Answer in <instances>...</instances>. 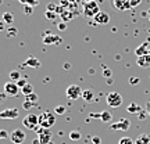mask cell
I'll list each match as a JSON object with an SVG mask.
<instances>
[{
    "label": "cell",
    "mask_w": 150,
    "mask_h": 144,
    "mask_svg": "<svg viewBox=\"0 0 150 144\" xmlns=\"http://www.w3.org/2000/svg\"><path fill=\"white\" fill-rule=\"evenodd\" d=\"M56 123V114L52 111H43L39 115V126L45 129H50Z\"/></svg>",
    "instance_id": "cell-1"
},
{
    "label": "cell",
    "mask_w": 150,
    "mask_h": 144,
    "mask_svg": "<svg viewBox=\"0 0 150 144\" xmlns=\"http://www.w3.org/2000/svg\"><path fill=\"white\" fill-rule=\"evenodd\" d=\"M100 13V7L96 1H85L83 7H82V14L89 18H95Z\"/></svg>",
    "instance_id": "cell-2"
},
{
    "label": "cell",
    "mask_w": 150,
    "mask_h": 144,
    "mask_svg": "<svg viewBox=\"0 0 150 144\" xmlns=\"http://www.w3.org/2000/svg\"><path fill=\"white\" fill-rule=\"evenodd\" d=\"M22 125L27 129H29V130H38V129L40 128L39 126V115L28 114L27 117L22 119Z\"/></svg>",
    "instance_id": "cell-3"
},
{
    "label": "cell",
    "mask_w": 150,
    "mask_h": 144,
    "mask_svg": "<svg viewBox=\"0 0 150 144\" xmlns=\"http://www.w3.org/2000/svg\"><path fill=\"white\" fill-rule=\"evenodd\" d=\"M106 101H107V104L111 108H118V107H121V105H122L124 98H122V96H121L118 91H110V93L107 94Z\"/></svg>",
    "instance_id": "cell-4"
},
{
    "label": "cell",
    "mask_w": 150,
    "mask_h": 144,
    "mask_svg": "<svg viewBox=\"0 0 150 144\" xmlns=\"http://www.w3.org/2000/svg\"><path fill=\"white\" fill-rule=\"evenodd\" d=\"M82 91L83 90H82L78 85H70L67 87V90H65V94H67V97H68L70 100L75 101V100H78L79 97H82Z\"/></svg>",
    "instance_id": "cell-5"
},
{
    "label": "cell",
    "mask_w": 150,
    "mask_h": 144,
    "mask_svg": "<svg viewBox=\"0 0 150 144\" xmlns=\"http://www.w3.org/2000/svg\"><path fill=\"white\" fill-rule=\"evenodd\" d=\"M61 43H63V37L60 36V35L47 32V35L43 36V44H47V46H59Z\"/></svg>",
    "instance_id": "cell-6"
},
{
    "label": "cell",
    "mask_w": 150,
    "mask_h": 144,
    "mask_svg": "<svg viewBox=\"0 0 150 144\" xmlns=\"http://www.w3.org/2000/svg\"><path fill=\"white\" fill-rule=\"evenodd\" d=\"M27 139V134L24 133V130L21 129H14L10 133V140L14 144H22Z\"/></svg>",
    "instance_id": "cell-7"
},
{
    "label": "cell",
    "mask_w": 150,
    "mask_h": 144,
    "mask_svg": "<svg viewBox=\"0 0 150 144\" xmlns=\"http://www.w3.org/2000/svg\"><path fill=\"white\" fill-rule=\"evenodd\" d=\"M38 139L40 141V144H47L52 141V132L50 129L39 128L38 129Z\"/></svg>",
    "instance_id": "cell-8"
},
{
    "label": "cell",
    "mask_w": 150,
    "mask_h": 144,
    "mask_svg": "<svg viewBox=\"0 0 150 144\" xmlns=\"http://www.w3.org/2000/svg\"><path fill=\"white\" fill-rule=\"evenodd\" d=\"M20 87L17 86L16 82H7V83H4V94L6 96H11V97H16L18 96V93H20Z\"/></svg>",
    "instance_id": "cell-9"
},
{
    "label": "cell",
    "mask_w": 150,
    "mask_h": 144,
    "mask_svg": "<svg viewBox=\"0 0 150 144\" xmlns=\"http://www.w3.org/2000/svg\"><path fill=\"white\" fill-rule=\"evenodd\" d=\"M112 6L118 11H128L132 8L131 0H112Z\"/></svg>",
    "instance_id": "cell-10"
},
{
    "label": "cell",
    "mask_w": 150,
    "mask_h": 144,
    "mask_svg": "<svg viewBox=\"0 0 150 144\" xmlns=\"http://www.w3.org/2000/svg\"><path fill=\"white\" fill-rule=\"evenodd\" d=\"M20 115V111L17 108H6L0 111V119H16Z\"/></svg>",
    "instance_id": "cell-11"
},
{
    "label": "cell",
    "mask_w": 150,
    "mask_h": 144,
    "mask_svg": "<svg viewBox=\"0 0 150 144\" xmlns=\"http://www.w3.org/2000/svg\"><path fill=\"white\" fill-rule=\"evenodd\" d=\"M129 126H131V121L129 119H120L118 122L112 123L110 126V129L111 130H124V132H127L129 129Z\"/></svg>",
    "instance_id": "cell-12"
},
{
    "label": "cell",
    "mask_w": 150,
    "mask_h": 144,
    "mask_svg": "<svg viewBox=\"0 0 150 144\" xmlns=\"http://www.w3.org/2000/svg\"><path fill=\"white\" fill-rule=\"evenodd\" d=\"M150 51V42L149 40H146V42L140 43L138 47L135 48V55H138V57H140V55H146V54H149Z\"/></svg>",
    "instance_id": "cell-13"
},
{
    "label": "cell",
    "mask_w": 150,
    "mask_h": 144,
    "mask_svg": "<svg viewBox=\"0 0 150 144\" xmlns=\"http://www.w3.org/2000/svg\"><path fill=\"white\" fill-rule=\"evenodd\" d=\"M22 65H24V67H28V68H33V70H39V68L42 67L40 61H39L36 57H33V55H29Z\"/></svg>",
    "instance_id": "cell-14"
},
{
    "label": "cell",
    "mask_w": 150,
    "mask_h": 144,
    "mask_svg": "<svg viewBox=\"0 0 150 144\" xmlns=\"http://www.w3.org/2000/svg\"><path fill=\"white\" fill-rule=\"evenodd\" d=\"M93 20L99 25H107L108 22H110V15H108L107 13H104V11H100Z\"/></svg>",
    "instance_id": "cell-15"
},
{
    "label": "cell",
    "mask_w": 150,
    "mask_h": 144,
    "mask_svg": "<svg viewBox=\"0 0 150 144\" xmlns=\"http://www.w3.org/2000/svg\"><path fill=\"white\" fill-rule=\"evenodd\" d=\"M136 64L139 65L140 68H150V54H146V55H140L136 58Z\"/></svg>",
    "instance_id": "cell-16"
},
{
    "label": "cell",
    "mask_w": 150,
    "mask_h": 144,
    "mask_svg": "<svg viewBox=\"0 0 150 144\" xmlns=\"http://www.w3.org/2000/svg\"><path fill=\"white\" fill-rule=\"evenodd\" d=\"M127 111H128L129 114H140L143 110H142V107H140L138 103H131L128 107H127Z\"/></svg>",
    "instance_id": "cell-17"
},
{
    "label": "cell",
    "mask_w": 150,
    "mask_h": 144,
    "mask_svg": "<svg viewBox=\"0 0 150 144\" xmlns=\"http://www.w3.org/2000/svg\"><path fill=\"white\" fill-rule=\"evenodd\" d=\"M60 17H61L63 22H68V21H71V20L75 17V13H74V11H71V10H65V8H64V11L60 14Z\"/></svg>",
    "instance_id": "cell-18"
},
{
    "label": "cell",
    "mask_w": 150,
    "mask_h": 144,
    "mask_svg": "<svg viewBox=\"0 0 150 144\" xmlns=\"http://www.w3.org/2000/svg\"><path fill=\"white\" fill-rule=\"evenodd\" d=\"M93 97H95V93L92 89H86V90L82 91V98L85 100L86 103H91L93 100Z\"/></svg>",
    "instance_id": "cell-19"
},
{
    "label": "cell",
    "mask_w": 150,
    "mask_h": 144,
    "mask_svg": "<svg viewBox=\"0 0 150 144\" xmlns=\"http://www.w3.org/2000/svg\"><path fill=\"white\" fill-rule=\"evenodd\" d=\"M135 144H150V136L149 134H140V136H138L136 137V140H135Z\"/></svg>",
    "instance_id": "cell-20"
},
{
    "label": "cell",
    "mask_w": 150,
    "mask_h": 144,
    "mask_svg": "<svg viewBox=\"0 0 150 144\" xmlns=\"http://www.w3.org/2000/svg\"><path fill=\"white\" fill-rule=\"evenodd\" d=\"M102 122L104 123H107V122H111V119H112V115H111V112L110 111H102L100 112V118H99Z\"/></svg>",
    "instance_id": "cell-21"
},
{
    "label": "cell",
    "mask_w": 150,
    "mask_h": 144,
    "mask_svg": "<svg viewBox=\"0 0 150 144\" xmlns=\"http://www.w3.org/2000/svg\"><path fill=\"white\" fill-rule=\"evenodd\" d=\"M1 20H3L7 25H13V22H14V15H13L11 13H8V11H7V13H4V14H3V18H1Z\"/></svg>",
    "instance_id": "cell-22"
},
{
    "label": "cell",
    "mask_w": 150,
    "mask_h": 144,
    "mask_svg": "<svg viewBox=\"0 0 150 144\" xmlns=\"http://www.w3.org/2000/svg\"><path fill=\"white\" fill-rule=\"evenodd\" d=\"M8 78H10L11 82H18L22 76H21V74H20V71H11L10 75H8Z\"/></svg>",
    "instance_id": "cell-23"
},
{
    "label": "cell",
    "mask_w": 150,
    "mask_h": 144,
    "mask_svg": "<svg viewBox=\"0 0 150 144\" xmlns=\"http://www.w3.org/2000/svg\"><path fill=\"white\" fill-rule=\"evenodd\" d=\"M38 100H39V97H38V94L33 91V93H31V94H28V96H25V101H29L32 103L33 105L38 103Z\"/></svg>",
    "instance_id": "cell-24"
},
{
    "label": "cell",
    "mask_w": 150,
    "mask_h": 144,
    "mask_svg": "<svg viewBox=\"0 0 150 144\" xmlns=\"http://www.w3.org/2000/svg\"><path fill=\"white\" fill-rule=\"evenodd\" d=\"M21 93L24 94V96H28V94H31V93H33V86L31 85V83H27V85L24 86L21 89Z\"/></svg>",
    "instance_id": "cell-25"
},
{
    "label": "cell",
    "mask_w": 150,
    "mask_h": 144,
    "mask_svg": "<svg viewBox=\"0 0 150 144\" xmlns=\"http://www.w3.org/2000/svg\"><path fill=\"white\" fill-rule=\"evenodd\" d=\"M18 1L24 6H31V7H36L39 4V0H18Z\"/></svg>",
    "instance_id": "cell-26"
},
{
    "label": "cell",
    "mask_w": 150,
    "mask_h": 144,
    "mask_svg": "<svg viewBox=\"0 0 150 144\" xmlns=\"http://www.w3.org/2000/svg\"><path fill=\"white\" fill-rule=\"evenodd\" d=\"M81 137H82V133H81L79 130H72V132H70V139L71 140L76 141V140H79Z\"/></svg>",
    "instance_id": "cell-27"
},
{
    "label": "cell",
    "mask_w": 150,
    "mask_h": 144,
    "mask_svg": "<svg viewBox=\"0 0 150 144\" xmlns=\"http://www.w3.org/2000/svg\"><path fill=\"white\" fill-rule=\"evenodd\" d=\"M118 144H135V141L131 139V137H128V136H124V137L120 139Z\"/></svg>",
    "instance_id": "cell-28"
},
{
    "label": "cell",
    "mask_w": 150,
    "mask_h": 144,
    "mask_svg": "<svg viewBox=\"0 0 150 144\" xmlns=\"http://www.w3.org/2000/svg\"><path fill=\"white\" fill-rule=\"evenodd\" d=\"M45 17L47 18V20H50V21H54L56 20V17H57V13H54V11H45Z\"/></svg>",
    "instance_id": "cell-29"
},
{
    "label": "cell",
    "mask_w": 150,
    "mask_h": 144,
    "mask_svg": "<svg viewBox=\"0 0 150 144\" xmlns=\"http://www.w3.org/2000/svg\"><path fill=\"white\" fill-rule=\"evenodd\" d=\"M65 110H67V108H65L64 105H57V107L54 108V114H56V115H63V114H65Z\"/></svg>",
    "instance_id": "cell-30"
},
{
    "label": "cell",
    "mask_w": 150,
    "mask_h": 144,
    "mask_svg": "<svg viewBox=\"0 0 150 144\" xmlns=\"http://www.w3.org/2000/svg\"><path fill=\"white\" fill-rule=\"evenodd\" d=\"M16 83H17V86H18L20 89H22V87H24V86L27 85L28 82H27V79H25V78H21V79L18 80V82H16Z\"/></svg>",
    "instance_id": "cell-31"
},
{
    "label": "cell",
    "mask_w": 150,
    "mask_h": 144,
    "mask_svg": "<svg viewBox=\"0 0 150 144\" xmlns=\"http://www.w3.org/2000/svg\"><path fill=\"white\" fill-rule=\"evenodd\" d=\"M57 8H59V6L54 4V3H50L47 6V11H54V13H57Z\"/></svg>",
    "instance_id": "cell-32"
},
{
    "label": "cell",
    "mask_w": 150,
    "mask_h": 144,
    "mask_svg": "<svg viewBox=\"0 0 150 144\" xmlns=\"http://www.w3.org/2000/svg\"><path fill=\"white\" fill-rule=\"evenodd\" d=\"M22 107L25 108V110H31V108L33 107V104H32V103H29V101H25V100H24V103H22Z\"/></svg>",
    "instance_id": "cell-33"
},
{
    "label": "cell",
    "mask_w": 150,
    "mask_h": 144,
    "mask_svg": "<svg viewBox=\"0 0 150 144\" xmlns=\"http://www.w3.org/2000/svg\"><path fill=\"white\" fill-rule=\"evenodd\" d=\"M10 137V134L7 133L6 130H0V140L1 139H8Z\"/></svg>",
    "instance_id": "cell-34"
},
{
    "label": "cell",
    "mask_w": 150,
    "mask_h": 144,
    "mask_svg": "<svg viewBox=\"0 0 150 144\" xmlns=\"http://www.w3.org/2000/svg\"><path fill=\"white\" fill-rule=\"evenodd\" d=\"M139 82H140V79L139 78H135V76H132V78L129 79V83H131V85H138Z\"/></svg>",
    "instance_id": "cell-35"
},
{
    "label": "cell",
    "mask_w": 150,
    "mask_h": 144,
    "mask_svg": "<svg viewBox=\"0 0 150 144\" xmlns=\"http://www.w3.org/2000/svg\"><path fill=\"white\" fill-rule=\"evenodd\" d=\"M7 32H8V36H16V35H17V29H16V28H10Z\"/></svg>",
    "instance_id": "cell-36"
},
{
    "label": "cell",
    "mask_w": 150,
    "mask_h": 144,
    "mask_svg": "<svg viewBox=\"0 0 150 144\" xmlns=\"http://www.w3.org/2000/svg\"><path fill=\"white\" fill-rule=\"evenodd\" d=\"M59 29L60 31H65L67 29V22H59Z\"/></svg>",
    "instance_id": "cell-37"
},
{
    "label": "cell",
    "mask_w": 150,
    "mask_h": 144,
    "mask_svg": "<svg viewBox=\"0 0 150 144\" xmlns=\"http://www.w3.org/2000/svg\"><path fill=\"white\" fill-rule=\"evenodd\" d=\"M92 141H93V144H100L102 143V139L99 136H95V137H92Z\"/></svg>",
    "instance_id": "cell-38"
},
{
    "label": "cell",
    "mask_w": 150,
    "mask_h": 144,
    "mask_svg": "<svg viewBox=\"0 0 150 144\" xmlns=\"http://www.w3.org/2000/svg\"><path fill=\"white\" fill-rule=\"evenodd\" d=\"M142 3V0H131V4H132V8L134 7H138V6Z\"/></svg>",
    "instance_id": "cell-39"
},
{
    "label": "cell",
    "mask_w": 150,
    "mask_h": 144,
    "mask_svg": "<svg viewBox=\"0 0 150 144\" xmlns=\"http://www.w3.org/2000/svg\"><path fill=\"white\" fill-rule=\"evenodd\" d=\"M32 8L33 7H31V6H25V14H32Z\"/></svg>",
    "instance_id": "cell-40"
},
{
    "label": "cell",
    "mask_w": 150,
    "mask_h": 144,
    "mask_svg": "<svg viewBox=\"0 0 150 144\" xmlns=\"http://www.w3.org/2000/svg\"><path fill=\"white\" fill-rule=\"evenodd\" d=\"M6 25H7V24H6V22L1 20V21H0V32H3V31L6 29Z\"/></svg>",
    "instance_id": "cell-41"
},
{
    "label": "cell",
    "mask_w": 150,
    "mask_h": 144,
    "mask_svg": "<svg viewBox=\"0 0 150 144\" xmlns=\"http://www.w3.org/2000/svg\"><path fill=\"white\" fill-rule=\"evenodd\" d=\"M146 111H147V114L150 115V100L147 101V105H146Z\"/></svg>",
    "instance_id": "cell-42"
},
{
    "label": "cell",
    "mask_w": 150,
    "mask_h": 144,
    "mask_svg": "<svg viewBox=\"0 0 150 144\" xmlns=\"http://www.w3.org/2000/svg\"><path fill=\"white\" fill-rule=\"evenodd\" d=\"M68 1H70L71 4H78V3H79L81 0H68Z\"/></svg>",
    "instance_id": "cell-43"
},
{
    "label": "cell",
    "mask_w": 150,
    "mask_h": 144,
    "mask_svg": "<svg viewBox=\"0 0 150 144\" xmlns=\"http://www.w3.org/2000/svg\"><path fill=\"white\" fill-rule=\"evenodd\" d=\"M32 144H40V141H39V139H36V140H33L32 141Z\"/></svg>",
    "instance_id": "cell-44"
},
{
    "label": "cell",
    "mask_w": 150,
    "mask_h": 144,
    "mask_svg": "<svg viewBox=\"0 0 150 144\" xmlns=\"http://www.w3.org/2000/svg\"><path fill=\"white\" fill-rule=\"evenodd\" d=\"M64 68H65V70H70L71 65H70V64H64Z\"/></svg>",
    "instance_id": "cell-45"
},
{
    "label": "cell",
    "mask_w": 150,
    "mask_h": 144,
    "mask_svg": "<svg viewBox=\"0 0 150 144\" xmlns=\"http://www.w3.org/2000/svg\"><path fill=\"white\" fill-rule=\"evenodd\" d=\"M104 75H106V76H110V71L106 70V71H104Z\"/></svg>",
    "instance_id": "cell-46"
},
{
    "label": "cell",
    "mask_w": 150,
    "mask_h": 144,
    "mask_svg": "<svg viewBox=\"0 0 150 144\" xmlns=\"http://www.w3.org/2000/svg\"><path fill=\"white\" fill-rule=\"evenodd\" d=\"M85 1H95V0H85Z\"/></svg>",
    "instance_id": "cell-47"
},
{
    "label": "cell",
    "mask_w": 150,
    "mask_h": 144,
    "mask_svg": "<svg viewBox=\"0 0 150 144\" xmlns=\"http://www.w3.org/2000/svg\"><path fill=\"white\" fill-rule=\"evenodd\" d=\"M47 144H54V143H53V141H50V143H47Z\"/></svg>",
    "instance_id": "cell-48"
}]
</instances>
